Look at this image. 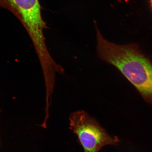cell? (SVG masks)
Wrapping results in <instances>:
<instances>
[{
	"instance_id": "obj_3",
	"label": "cell",
	"mask_w": 152,
	"mask_h": 152,
	"mask_svg": "<svg viewBox=\"0 0 152 152\" xmlns=\"http://www.w3.org/2000/svg\"><path fill=\"white\" fill-rule=\"evenodd\" d=\"M69 120L70 129L77 136L84 152H98L104 146L117 145L120 142L83 110L72 113Z\"/></svg>"
},
{
	"instance_id": "obj_2",
	"label": "cell",
	"mask_w": 152,
	"mask_h": 152,
	"mask_svg": "<svg viewBox=\"0 0 152 152\" xmlns=\"http://www.w3.org/2000/svg\"><path fill=\"white\" fill-rule=\"evenodd\" d=\"M0 7L10 11L21 22L31 38L36 52L46 50L43 31L47 27L42 16L39 0H0Z\"/></svg>"
},
{
	"instance_id": "obj_1",
	"label": "cell",
	"mask_w": 152,
	"mask_h": 152,
	"mask_svg": "<svg viewBox=\"0 0 152 152\" xmlns=\"http://www.w3.org/2000/svg\"><path fill=\"white\" fill-rule=\"evenodd\" d=\"M96 51L101 60L117 68L152 106V61L136 43L119 45L104 39L96 28Z\"/></svg>"
},
{
	"instance_id": "obj_4",
	"label": "cell",
	"mask_w": 152,
	"mask_h": 152,
	"mask_svg": "<svg viewBox=\"0 0 152 152\" xmlns=\"http://www.w3.org/2000/svg\"><path fill=\"white\" fill-rule=\"evenodd\" d=\"M150 3H151V6L152 9V0H150Z\"/></svg>"
}]
</instances>
